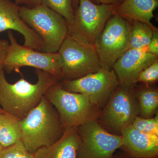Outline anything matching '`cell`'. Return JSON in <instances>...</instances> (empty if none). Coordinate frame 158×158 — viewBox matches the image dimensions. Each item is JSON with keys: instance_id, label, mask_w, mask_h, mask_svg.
Listing matches in <instances>:
<instances>
[{"instance_id": "9a60e30c", "label": "cell", "mask_w": 158, "mask_h": 158, "mask_svg": "<svg viewBox=\"0 0 158 158\" xmlns=\"http://www.w3.org/2000/svg\"><path fill=\"white\" fill-rule=\"evenodd\" d=\"M158 6V0H123L115 7L113 15H116L130 22H138L149 26L153 31L158 30L152 23L153 12Z\"/></svg>"}, {"instance_id": "603a6c76", "label": "cell", "mask_w": 158, "mask_h": 158, "mask_svg": "<svg viewBox=\"0 0 158 158\" xmlns=\"http://www.w3.org/2000/svg\"><path fill=\"white\" fill-rule=\"evenodd\" d=\"M158 59L144 69L138 77L137 82L144 85H152L158 81Z\"/></svg>"}, {"instance_id": "f546056e", "label": "cell", "mask_w": 158, "mask_h": 158, "mask_svg": "<svg viewBox=\"0 0 158 158\" xmlns=\"http://www.w3.org/2000/svg\"><path fill=\"white\" fill-rule=\"evenodd\" d=\"M4 111L2 110V108H0V113H4Z\"/></svg>"}, {"instance_id": "e0dca14e", "label": "cell", "mask_w": 158, "mask_h": 158, "mask_svg": "<svg viewBox=\"0 0 158 158\" xmlns=\"http://www.w3.org/2000/svg\"><path fill=\"white\" fill-rule=\"evenodd\" d=\"M134 88L139 104V116L145 118L154 117L158 113V88L144 85H136Z\"/></svg>"}, {"instance_id": "484cf974", "label": "cell", "mask_w": 158, "mask_h": 158, "mask_svg": "<svg viewBox=\"0 0 158 158\" xmlns=\"http://www.w3.org/2000/svg\"><path fill=\"white\" fill-rule=\"evenodd\" d=\"M15 2L18 6L32 8L41 4L40 0H15Z\"/></svg>"}, {"instance_id": "ffe728a7", "label": "cell", "mask_w": 158, "mask_h": 158, "mask_svg": "<svg viewBox=\"0 0 158 158\" xmlns=\"http://www.w3.org/2000/svg\"><path fill=\"white\" fill-rule=\"evenodd\" d=\"M47 7L59 13L67 21L69 26L73 22L74 12L73 0H40Z\"/></svg>"}, {"instance_id": "52a82bcc", "label": "cell", "mask_w": 158, "mask_h": 158, "mask_svg": "<svg viewBox=\"0 0 158 158\" xmlns=\"http://www.w3.org/2000/svg\"><path fill=\"white\" fill-rule=\"evenodd\" d=\"M131 23L113 15L97 38L94 45L102 68L113 69L114 63L129 49Z\"/></svg>"}, {"instance_id": "cb8c5ba5", "label": "cell", "mask_w": 158, "mask_h": 158, "mask_svg": "<svg viewBox=\"0 0 158 158\" xmlns=\"http://www.w3.org/2000/svg\"><path fill=\"white\" fill-rule=\"evenodd\" d=\"M148 52L158 56V30L153 31L151 40L148 47Z\"/></svg>"}, {"instance_id": "8fae6325", "label": "cell", "mask_w": 158, "mask_h": 158, "mask_svg": "<svg viewBox=\"0 0 158 158\" xmlns=\"http://www.w3.org/2000/svg\"><path fill=\"white\" fill-rule=\"evenodd\" d=\"M117 6L97 5L89 0H79L69 31L94 44Z\"/></svg>"}, {"instance_id": "4dcf8cb0", "label": "cell", "mask_w": 158, "mask_h": 158, "mask_svg": "<svg viewBox=\"0 0 158 158\" xmlns=\"http://www.w3.org/2000/svg\"><path fill=\"white\" fill-rule=\"evenodd\" d=\"M3 149V148L2 147V146H1V144H0V153H1V151H2V150Z\"/></svg>"}, {"instance_id": "6da1fadb", "label": "cell", "mask_w": 158, "mask_h": 158, "mask_svg": "<svg viewBox=\"0 0 158 158\" xmlns=\"http://www.w3.org/2000/svg\"><path fill=\"white\" fill-rule=\"evenodd\" d=\"M37 81L32 84L21 78L14 84L6 80L4 69H0V106L5 113L23 119L38 105L47 90L60 81L52 74L35 69Z\"/></svg>"}, {"instance_id": "5bb4252c", "label": "cell", "mask_w": 158, "mask_h": 158, "mask_svg": "<svg viewBox=\"0 0 158 158\" xmlns=\"http://www.w3.org/2000/svg\"><path fill=\"white\" fill-rule=\"evenodd\" d=\"M123 152L132 158H158V136L141 132L128 126L122 131Z\"/></svg>"}, {"instance_id": "83f0119b", "label": "cell", "mask_w": 158, "mask_h": 158, "mask_svg": "<svg viewBox=\"0 0 158 158\" xmlns=\"http://www.w3.org/2000/svg\"><path fill=\"white\" fill-rule=\"evenodd\" d=\"M113 158H132L126 155L123 152H118L117 153L115 152L114 154V156H113Z\"/></svg>"}, {"instance_id": "7402d4cb", "label": "cell", "mask_w": 158, "mask_h": 158, "mask_svg": "<svg viewBox=\"0 0 158 158\" xmlns=\"http://www.w3.org/2000/svg\"><path fill=\"white\" fill-rule=\"evenodd\" d=\"M0 158H35L34 153L29 152L21 140L16 143L3 148Z\"/></svg>"}, {"instance_id": "4fadbf2b", "label": "cell", "mask_w": 158, "mask_h": 158, "mask_svg": "<svg viewBox=\"0 0 158 158\" xmlns=\"http://www.w3.org/2000/svg\"><path fill=\"white\" fill-rule=\"evenodd\" d=\"M19 6L11 0H0V33L11 30L19 32L24 38V46L40 51L42 40L22 19Z\"/></svg>"}, {"instance_id": "5b68a950", "label": "cell", "mask_w": 158, "mask_h": 158, "mask_svg": "<svg viewBox=\"0 0 158 158\" xmlns=\"http://www.w3.org/2000/svg\"><path fill=\"white\" fill-rule=\"evenodd\" d=\"M58 53L62 59L60 81L80 78L102 68L94 44L69 30Z\"/></svg>"}, {"instance_id": "2e32d148", "label": "cell", "mask_w": 158, "mask_h": 158, "mask_svg": "<svg viewBox=\"0 0 158 158\" xmlns=\"http://www.w3.org/2000/svg\"><path fill=\"white\" fill-rule=\"evenodd\" d=\"M81 140L77 128L64 129L61 138L34 153L35 158H77Z\"/></svg>"}, {"instance_id": "ba28073f", "label": "cell", "mask_w": 158, "mask_h": 158, "mask_svg": "<svg viewBox=\"0 0 158 158\" xmlns=\"http://www.w3.org/2000/svg\"><path fill=\"white\" fill-rule=\"evenodd\" d=\"M8 37L9 45L3 67L7 73L19 72L21 67L29 66L52 74L60 81L62 59L58 52L44 53L20 45L11 31H8Z\"/></svg>"}, {"instance_id": "8992f818", "label": "cell", "mask_w": 158, "mask_h": 158, "mask_svg": "<svg viewBox=\"0 0 158 158\" xmlns=\"http://www.w3.org/2000/svg\"><path fill=\"white\" fill-rule=\"evenodd\" d=\"M134 87L119 85L96 120L113 134L121 135L122 131L132 124L139 116V104Z\"/></svg>"}, {"instance_id": "44dd1931", "label": "cell", "mask_w": 158, "mask_h": 158, "mask_svg": "<svg viewBox=\"0 0 158 158\" xmlns=\"http://www.w3.org/2000/svg\"><path fill=\"white\" fill-rule=\"evenodd\" d=\"M132 125L141 132L158 136V113L152 118L136 117Z\"/></svg>"}, {"instance_id": "ac0fdd59", "label": "cell", "mask_w": 158, "mask_h": 158, "mask_svg": "<svg viewBox=\"0 0 158 158\" xmlns=\"http://www.w3.org/2000/svg\"><path fill=\"white\" fill-rule=\"evenodd\" d=\"M21 120L8 113H0V144L3 148L21 140Z\"/></svg>"}, {"instance_id": "9c48e42d", "label": "cell", "mask_w": 158, "mask_h": 158, "mask_svg": "<svg viewBox=\"0 0 158 158\" xmlns=\"http://www.w3.org/2000/svg\"><path fill=\"white\" fill-rule=\"evenodd\" d=\"M60 83L62 88L67 91L86 95L101 110L120 85L113 69L108 70L103 68L80 78Z\"/></svg>"}, {"instance_id": "277c9868", "label": "cell", "mask_w": 158, "mask_h": 158, "mask_svg": "<svg viewBox=\"0 0 158 158\" xmlns=\"http://www.w3.org/2000/svg\"><path fill=\"white\" fill-rule=\"evenodd\" d=\"M44 96L56 110L64 130L97 120L101 112L88 97L65 90L60 81L50 87Z\"/></svg>"}, {"instance_id": "d4e9b609", "label": "cell", "mask_w": 158, "mask_h": 158, "mask_svg": "<svg viewBox=\"0 0 158 158\" xmlns=\"http://www.w3.org/2000/svg\"><path fill=\"white\" fill-rule=\"evenodd\" d=\"M9 45V40L0 38V69H3L4 61Z\"/></svg>"}, {"instance_id": "7a4b0ae2", "label": "cell", "mask_w": 158, "mask_h": 158, "mask_svg": "<svg viewBox=\"0 0 158 158\" xmlns=\"http://www.w3.org/2000/svg\"><path fill=\"white\" fill-rule=\"evenodd\" d=\"M58 112L45 96L21 120V141L29 152L34 153L50 146L64 132Z\"/></svg>"}, {"instance_id": "4316f807", "label": "cell", "mask_w": 158, "mask_h": 158, "mask_svg": "<svg viewBox=\"0 0 158 158\" xmlns=\"http://www.w3.org/2000/svg\"><path fill=\"white\" fill-rule=\"evenodd\" d=\"M97 5H118L123 0H89Z\"/></svg>"}, {"instance_id": "30bf717a", "label": "cell", "mask_w": 158, "mask_h": 158, "mask_svg": "<svg viewBox=\"0 0 158 158\" xmlns=\"http://www.w3.org/2000/svg\"><path fill=\"white\" fill-rule=\"evenodd\" d=\"M77 130L81 140L77 158H113L123 144L121 135L110 133L96 120Z\"/></svg>"}, {"instance_id": "f1b7e54d", "label": "cell", "mask_w": 158, "mask_h": 158, "mask_svg": "<svg viewBox=\"0 0 158 158\" xmlns=\"http://www.w3.org/2000/svg\"><path fill=\"white\" fill-rule=\"evenodd\" d=\"M79 0H73V6L74 11L77 9V7L78 6Z\"/></svg>"}, {"instance_id": "7c38bea8", "label": "cell", "mask_w": 158, "mask_h": 158, "mask_svg": "<svg viewBox=\"0 0 158 158\" xmlns=\"http://www.w3.org/2000/svg\"><path fill=\"white\" fill-rule=\"evenodd\" d=\"M157 59L158 56L145 50L130 49L116 60L113 70L120 85L132 88L137 85L141 73Z\"/></svg>"}, {"instance_id": "3957f363", "label": "cell", "mask_w": 158, "mask_h": 158, "mask_svg": "<svg viewBox=\"0 0 158 158\" xmlns=\"http://www.w3.org/2000/svg\"><path fill=\"white\" fill-rule=\"evenodd\" d=\"M19 12L24 22L41 38L40 52H58L69 33V25L65 19L42 3L32 8L20 6Z\"/></svg>"}, {"instance_id": "d6986e66", "label": "cell", "mask_w": 158, "mask_h": 158, "mask_svg": "<svg viewBox=\"0 0 158 158\" xmlns=\"http://www.w3.org/2000/svg\"><path fill=\"white\" fill-rule=\"evenodd\" d=\"M131 23L129 49L145 50L152 37L153 31L149 26L144 23L134 22Z\"/></svg>"}]
</instances>
